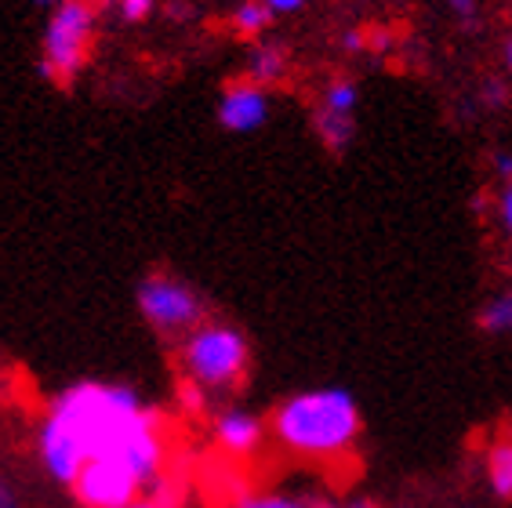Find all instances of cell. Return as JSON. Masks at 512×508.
<instances>
[{
    "label": "cell",
    "instance_id": "cell-6",
    "mask_svg": "<svg viewBox=\"0 0 512 508\" xmlns=\"http://www.w3.org/2000/svg\"><path fill=\"white\" fill-rule=\"evenodd\" d=\"M69 490L84 508H128L146 494V483L120 458H91Z\"/></svg>",
    "mask_w": 512,
    "mask_h": 508
},
{
    "label": "cell",
    "instance_id": "cell-3",
    "mask_svg": "<svg viewBox=\"0 0 512 508\" xmlns=\"http://www.w3.org/2000/svg\"><path fill=\"white\" fill-rule=\"evenodd\" d=\"M178 367L182 378L193 381L207 396H226L247 378L251 345L233 323L204 320L197 331L178 342Z\"/></svg>",
    "mask_w": 512,
    "mask_h": 508
},
{
    "label": "cell",
    "instance_id": "cell-2",
    "mask_svg": "<svg viewBox=\"0 0 512 508\" xmlns=\"http://www.w3.org/2000/svg\"><path fill=\"white\" fill-rule=\"evenodd\" d=\"M360 407L345 389H309L287 396L273 411V440L302 461H342L360 440Z\"/></svg>",
    "mask_w": 512,
    "mask_h": 508
},
{
    "label": "cell",
    "instance_id": "cell-30",
    "mask_svg": "<svg viewBox=\"0 0 512 508\" xmlns=\"http://www.w3.org/2000/svg\"><path fill=\"white\" fill-rule=\"evenodd\" d=\"M33 4H40V8H51V11H55L59 4H66V0H33Z\"/></svg>",
    "mask_w": 512,
    "mask_h": 508
},
{
    "label": "cell",
    "instance_id": "cell-20",
    "mask_svg": "<svg viewBox=\"0 0 512 508\" xmlns=\"http://www.w3.org/2000/svg\"><path fill=\"white\" fill-rule=\"evenodd\" d=\"M338 44H342V51H349V55H360V51H367V44H371V37H367L364 30H345Z\"/></svg>",
    "mask_w": 512,
    "mask_h": 508
},
{
    "label": "cell",
    "instance_id": "cell-1",
    "mask_svg": "<svg viewBox=\"0 0 512 508\" xmlns=\"http://www.w3.org/2000/svg\"><path fill=\"white\" fill-rule=\"evenodd\" d=\"M44 418L59 421L88 458H120L135 436L157 425L160 414L128 385L77 381L48 403Z\"/></svg>",
    "mask_w": 512,
    "mask_h": 508
},
{
    "label": "cell",
    "instance_id": "cell-31",
    "mask_svg": "<svg viewBox=\"0 0 512 508\" xmlns=\"http://www.w3.org/2000/svg\"><path fill=\"white\" fill-rule=\"evenodd\" d=\"M505 66H509V73H512V37L505 40Z\"/></svg>",
    "mask_w": 512,
    "mask_h": 508
},
{
    "label": "cell",
    "instance_id": "cell-21",
    "mask_svg": "<svg viewBox=\"0 0 512 508\" xmlns=\"http://www.w3.org/2000/svg\"><path fill=\"white\" fill-rule=\"evenodd\" d=\"M444 4H447V8H451L462 22H469V19L476 15V0H444Z\"/></svg>",
    "mask_w": 512,
    "mask_h": 508
},
{
    "label": "cell",
    "instance_id": "cell-26",
    "mask_svg": "<svg viewBox=\"0 0 512 508\" xmlns=\"http://www.w3.org/2000/svg\"><path fill=\"white\" fill-rule=\"evenodd\" d=\"M389 44H393V33H385V30H375V33H371V48L385 51Z\"/></svg>",
    "mask_w": 512,
    "mask_h": 508
},
{
    "label": "cell",
    "instance_id": "cell-7",
    "mask_svg": "<svg viewBox=\"0 0 512 508\" xmlns=\"http://www.w3.org/2000/svg\"><path fill=\"white\" fill-rule=\"evenodd\" d=\"M211 440L233 461L255 458L266 443V421L247 407H218L211 418Z\"/></svg>",
    "mask_w": 512,
    "mask_h": 508
},
{
    "label": "cell",
    "instance_id": "cell-29",
    "mask_svg": "<svg viewBox=\"0 0 512 508\" xmlns=\"http://www.w3.org/2000/svg\"><path fill=\"white\" fill-rule=\"evenodd\" d=\"M345 508H378V505H375L371 498H356V501H349Z\"/></svg>",
    "mask_w": 512,
    "mask_h": 508
},
{
    "label": "cell",
    "instance_id": "cell-8",
    "mask_svg": "<svg viewBox=\"0 0 512 508\" xmlns=\"http://www.w3.org/2000/svg\"><path fill=\"white\" fill-rule=\"evenodd\" d=\"M37 458H40V465H44V472H48L55 483H62V487H73L77 476L84 472V465L91 461L88 454H84V447L62 429L59 421H51V418H40Z\"/></svg>",
    "mask_w": 512,
    "mask_h": 508
},
{
    "label": "cell",
    "instance_id": "cell-5",
    "mask_svg": "<svg viewBox=\"0 0 512 508\" xmlns=\"http://www.w3.org/2000/svg\"><path fill=\"white\" fill-rule=\"evenodd\" d=\"M138 313L146 316L153 331L168 334V338H186L204 323V298H200L186 280L171 273H149L138 284Z\"/></svg>",
    "mask_w": 512,
    "mask_h": 508
},
{
    "label": "cell",
    "instance_id": "cell-27",
    "mask_svg": "<svg viewBox=\"0 0 512 508\" xmlns=\"http://www.w3.org/2000/svg\"><path fill=\"white\" fill-rule=\"evenodd\" d=\"M309 508H345L335 498H324V494H309Z\"/></svg>",
    "mask_w": 512,
    "mask_h": 508
},
{
    "label": "cell",
    "instance_id": "cell-15",
    "mask_svg": "<svg viewBox=\"0 0 512 508\" xmlns=\"http://www.w3.org/2000/svg\"><path fill=\"white\" fill-rule=\"evenodd\" d=\"M476 323H480L487 334H509L512 331V291L494 294L491 302L480 309Z\"/></svg>",
    "mask_w": 512,
    "mask_h": 508
},
{
    "label": "cell",
    "instance_id": "cell-11",
    "mask_svg": "<svg viewBox=\"0 0 512 508\" xmlns=\"http://www.w3.org/2000/svg\"><path fill=\"white\" fill-rule=\"evenodd\" d=\"M287 73V48L276 44V40H258L251 55H247V80L258 84V88H269V84H280Z\"/></svg>",
    "mask_w": 512,
    "mask_h": 508
},
{
    "label": "cell",
    "instance_id": "cell-18",
    "mask_svg": "<svg viewBox=\"0 0 512 508\" xmlns=\"http://www.w3.org/2000/svg\"><path fill=\"white\" fill-rule=\"evenodd\" d=\"M153 4H157V0H117V11L124 22H142L153 15Z\"/></svg>",
    "mask_w": 512,
    "mask_h": 508
},
{
    "label": "cell",
    "instance_id": "cell-23",
    "mask_svg": "<svg viewBox=\"0 0 512 508\" xmlns=\"http://www.w3.org/2000/svg\"><path fill=\"white\" fill-rule=\"evenodd\" d=\"M306 4V0H266V8L273 11V15H291V11H298Z\"/></svg>",
    "mask_w": 512,
    "mask_h": 508
},
{
    "label": "cell",
    "instance_id": "cell-24",
    "mask_svg": "<svg viewBox=\"0 0 512 508\" xmlns=\"http://www.w3.org/2000/svg\"><path fill=\"white\" fill-rule=\"evenodd\" d=\"M494 171L502 175V182H512V153H498L494 157Z\"/></svg>",
    "mask_w": 512,
    "mask_h": 508
},
{
    "label": "cell",
    "instance_id": "cell-16",
    "mask_svg": "<svg viewBox=\"0 0 512 508\" xmlns=\"http://www.w3.org/2000/svg\"><path fill=\"white\" fill-rule=\"evenodd\" d=\"M237 508H309V498L284 494V490H255V494H240Z\"/></svg>",
    "mask_w": 512,
    "mask_h": 508
},
{
    "label": "cell",
    "instance_id": "cell-17",
    "mask_svg": "<svg viewBox=\"0 0 512 508\" xmlns=\"http://www.w3.org/2000/svg\"><path fill=\"white\" fill-rule=\"evenodd\" d=\"M178 403H182V411L193 414V418H200V414L211 411V396H207L204 389H197L193 381L182 378V385H178Z\"/></svg>",
    "mask_w": 512,
    "mask_h": 508
},
{
    "label": "cell",
    "instance_id": "cell-13",
    "mask_svg": "<svg viewBox=\"0 0 512 508\" xmlns=\"http://www.w3.org/2000/svg\"><path fill=\"white\" fill-rule=\"evenodd\" d=\"M269 22H273V11L266 8V0H240L237 8H233L229 26H233L240 37H262Z\"/></svg>",
    "mask_w": 512,
    "mask_h": 508
},
{
    "label": "cell",
    "instance_id": "cell-14",
    "mask_svg": "<svg viewBox=\"0 0 512 508\" xmlns=\"http://www.w3.org/2000/svg\"><path fill=\"white\" fill-rule=\"evenodd\" d=\"M356 106H360V88L349 77H335L324 88V98H320V109L338 113V117H353Z\"/></svg>",
    "mask_w": 512,
    "mask_h": 508
},
{
    "label": "cell",
    "instance_id": "cell-28",
    "mask_svg": "<svg viewBox=\"0 0 512 508\" xmlns=\"http://www.w3.org/2000/svg\"><path fill=\"white\" fill-rule=\"evenodd\" d=\"M128 508H168V505H160L157 498H149V494H142V498H138L135 505H128Z\"/></svg>",
    "mask_w": 512,
    "mask_h": 508
},
{
    "label": "cell",
    "instance_id": "cell-4",
    "mask_svg": "<svg viewBox=\"0 0 512 508\" xmlns=\"http://www.w3.org/2000/svg\"><path fill=\"white\" fill-rule=\"evenodd\" d=\"M95 26H99L95 0H66L51 11L48 26H44V40H40V77L48 84L69 88L80 77V69L88 66Z\"/></svg>",
    "mask_w": 512,
    "mask_h": 508
},
{
    "label": "cell",
    "instance_id": "cell-19",
    "mask_svg": "<svg viewBox=\"0 0 512 508\" xmlns=\"http://www.w3.org/2000/svg\"><path fill=\"white\" fill-rule=\"evenodd\" d=\"M494 215L502 222V229L512 236V182H502V193L494 200Z\"/></svg>",
    "mask_w": 512,
    "mask_h": 508
},
{
    "label": "cell",
    "instance_id": "cell-25",
    "mask_svg": "<svg viewBox=\"0 0 512 508\" xmlns=\"http://www.w3.org/2000/svg\"><path fill=\"white\" fill-rule=\"evenodd\" d=\"M483 98L491 102V106H502V88H498V80H487V91H483Z\"/></svg>",
    "mask_w": 512,
    "mask_h": 508
},
{
    "label": "cell",
    "instance_id": "cell-12",
    "mask_svg": "<svg viewBox=\"0 0 512 508\" xmlns=\"http://www.w3.org/2000/svg\"><path fill=\"white\" fill-rule=\"evenodd\" d=\"M313 127H316V135H320V142H324V149H331V153H345L349 142L356 138V120L327 113V109H316Z\"/></svg>",
    "mask_w": 512,
    "mask_h": 508
},
{
    "label": "cell",
    "instance_id": "cell-10",
    "mask_svg": "<svg viewBox=\"0 0 512 508\" xmlns=\"http://www.w3.org/2000/svg\"><path fill=\"white\" fill-rule=\"evenodd\" d=\"M483 472H487V483H491L494 498L512 501V432L509 429H502L487 443Z\"/></svg>",
    "mask_w": 512,
    "mask_h": 508
},
{
    "label": "cell",
    "instance_id": "cell-9",
    "mask_svg": "<svg viewBox=\"0 0 512 508\" xmlns=\"http://www.w3.org/2000/svg\"><path fill=\"white\" fill-rule=\"evenodd\" d=\"M218 124L233 135H251L269 120V91L251 84V80H233L222 98H218Z\"/></svg>",
    "mask_w": 512,
    "mask_h": 508
},
{
    "label": "cell",
    "instance_id": "cell-22",
    "mask_svg": "<svg viewBox=\"0 0 512 508\" xmlns=\"http://www.w3.org/2000/svg\"><path fill=\"white\" fill-rule=\"evenodd\" d=\"M0 508H22L19 505V494H15V487H11L4 476H0Z\"/></svg>",
    "mask_w": 512,
    "mask_h": 508
}]
</instances>
